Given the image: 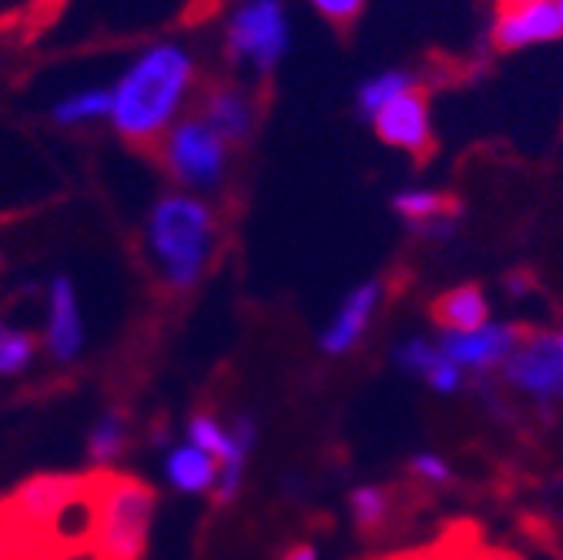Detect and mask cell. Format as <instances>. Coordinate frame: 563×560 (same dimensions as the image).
Listing matches in <instances>:
<instances>
[{"label":"cell","mask_w":563,"mask_h":560,"mask_svg":"<svg viewBox=\"0 0 563 560\" xmlns=\"http://www.w3.org/2000/svg\"><path fill=\"white\" fill-rule=\"evenodd\" d=\"M195 85V61L181 44L141 51L111 88V124L131 145H155L175 128Z\"/></svg>","instance_id":"1"},{"label":"cell","mask_w":563,"mask_h":560,"mask_svg":"<svg viewBox=\"0 0 563 560\" xmlns=\"http://www.w3.org/2000/svg\"><path fill=\"white\" fill-rule=\"evenodd\" d=\"M148 242L162 262L168 286L191 289L216 252V216L195 195H165L152 208Z\"/></svg>","instance_id":"2"},{"label":"cell","mask_w":563,"mask_h":560,"mask_svg":"<svg viewBox=\"0 0 563 560\" xmlns=\"http://www.w3.org/2000/svg\"><path fill=\"white\" fill-rule=\"evenodd\" d=\"M155 517V490L137 476L108 473L95 560H137L145 553Z\"/></svg>","instance_id":"3"},{"label":"cell","mask_w":563,"mask_h":560,"mask_svg":"<svg viewBox=\"0 0 563 560\" xmlns=\"http://www.w3.org/2000/svg\"><path fill=\"white\" fill-rule=\"evenodd\" d=\"M289 18L282 0H245L225 28L229 57L255 75H272L289 51Z\"/></svg>","instance_id":"4"},{"label":"cell","mask_w":563,"mask_h":560,"mask_svg":"<svg viewBox=\"0 0 563 560\" xmlns=\"http://www.w3.org/2000/svg\"><path fill=\"white\" fill-rule=\"evenodd\" d=\"M162 162L181 185L208 191L225 178L229 145L198 114H191L178 118L175 128L162 138Z\"/></svg>","instance_id":"5"},{"label":"cell","mask_w":563,"mask_h":560,"mask_svg":"<svg viewBox=\"0 0 563 560\" xmlns=\"http://www.w3.org/2000/svg\"><path fill=\"white\" fill-rule=\"evenodd\" d=\"M500 376L507 389L540 406L563 403V329H527Z\"/></svg>","instance_id":"6"},{"label":"cell","mask_w":563,"mask_h":560,"mask_svg":"<svg viewBox=\"0 0 563 560\" xmlns=\"http://www.w3.org/2000/svg\"><path fill=\"white\" fill-rule=\"evenodd\" d=\"M523 336H527L523 326L489 319L486 326L470 332H440L437 345L443 349L446 360H453L466 373V380H476V376H489L493 370H504L520 349Z\"/></svg>","instance_id":"7"},{"label":"cell","mask_w":563,"mask_h":560,"mask_svg":"<svg viewBox=\"0 0 563 560\" xmlns=\"http://www.w3.org/2000/svg\"><path fill=\"white\" fill-rule=\"evenodd\" d=\"M386 299V283L383 278H366V283L352 286L342 303L335 306L332 319L319 332V349L325 356H349L352 349L363 342L369 332L373 319L379 316V306Z\"/></svg>","instance_id":"8"},{"label":"cell","mask_w":563,"mask_h":560,"mask_svg":"<svg viewBox=\"0 0 563 560\" xmlns=\"http://www.w3.org/2000/svg\"><path fill=\"white\" fill-rule=\"evenodd\" d=\"M563 34L553 0H500L493 21V44L500 51H520L530 44H547Z\"/></svg>","instance_id":"9"},{"label":"cell","mask_w":563,"mask_h":560,"mask_svg":"<svg viewBox=\"0 0 563 560\" xmlns=\"http://www.w3.org/2000/svg\"><path fill=\"white\" fill-rule=\"evenodd\" d=\"M369 124L376 128L379 142H386L399 152H409L416 158H422L433 149V118H430L427 95L419 88L406 91L402 98L386 105Z\"/></svg>","instance_id":"10"},{"label":"cell","mask_w":563,"mask_h":560,"mask_svg":"<svg viewBox=\"0 0 563 560\" xmlns=\"http://www.w3.org/2000/svg\"><path fill=\"white\" fill-rule=\"evenodd\" d=\"M393 360L406 376H416L419 383H427L433 393L440 396H453L460 389H466V373L443 356V349L437 345V339L427 336H409L402 342H396Z\"/></svg>","instance_id":"11"},{"label":"cell","mask_w":563,"mask_h":560,"mask_svg":"<svg viewBox=\"0 0 563 560\" xmlns=\"http://www.w3.org/2000/svg\"><path fill=\"white\" fill-rule=\"evenodd\" d=\"M198 118L216 131L225 145H242L255 128V105L239 85H216L201 98Z\"/></svg>","instance_id":"12"},{"label":"cell","mask_w":563,"mask_h":560,"mask_svg":"<svg viewBox=\"0 0 563 560\" xmlns=\"http://www.w3.org/2000/svg\"><path fill=\"white\" fill-rule=\"evenodd\" d=\"M47 345L54 360H70L81 349V316H78L75 289H70L67 278H54V286H51Z\"/></svg>","instance_id":"13"},{"label":"cell","mask_w":563,"mask_h":560,"mask_svg":"<svg viewBox=\"0 0 563 560\" xmlns=\"http://www.w3.org/2000/svg\"><path fill=\"white\" fill-rule=\"evenodd\" d=\"M433 319L440 326V332H470L489 322V299L479 286H456L446 289L437 303H433Z\"/></svg>","instance_id":"14"},{"label":"cell","mask_w":563,"mask_h":560,"mask_svg":"<svg viewBox=\"0 0 563 560\" xmlns=\"http://www.w3.org/2000/svg\"><path fill=\"white\" fill-rule=\"evenodd\" d=\"M219 460L208 457L205 450L198 447H175L168 453V480L185 490V494H205V490H211L219 483Z\"/></svg>","instance_id":"15"},{"label":"cell","mask_w":563,"mask_h":560,"mask_svg":"<svg viewBox=\"0 0 563 560\" xmlns=\"http://www.w3.org/2000/svg\"><path fill=\"white\" fill-rule=\"evenodd\" d=\"M393 212L402 219L406 229L412 226H422V222H433L440 216H450V212H460L456 198L443 195V191H433V188H402L393 195Z\"/></svg>","instance_id":"16"},{"label":"cell","mask_w":563,"mask_h":560,"mask_svg":"<svg viewBox=\"0 0 563 560\" xmlns=\"http://www.w3.org/2000/svg\"><path fill=\"white\" fill-rule=\"evenodd\" d=\"M416 75L409 72H379L373 78H366L356 91V111L373 121L386 105H393L396 98H402L406 91H416Z\"/></svg>","instance_id":"17"},{"label":"cell","mask_w":563,"mask_h":560,"mask_svg":"<svg viewBox=\"0 0 563 560\" xmlns=\"http://www.w3.org/2000/svg\"><path fill=\"white\" fill-rule=\"evenodd\" d=\"M349 514H352V524H356L363 534H379L393 514L389 490L376 486V483H360L349 494Z\"/></svg>","instance_id":"18"},{"label":"cell","mask_w":563,"mask_h":560,"mask_svg":"<svg viewBox=\"0 0 563 560\" xmlns=\"http://www.w3.org/2000/svg\"><path fill=\"white\" fill-rule=\"evenodd\" d=\"M95 118H111V91H104V88L75 91L54 108L57 124H81V121H95Z\"/></svg>","instance_id":"19"},{"label":"cell","mask_w":563,"mask_h":560,"mask_svg":"<svg viewBox=\"0 0 563 560\" xmlns=\"http://www.w3.org/2000/svg\"><path fill=\"white\" fill-rule=\"evenodd\" d=\"M34 356V336L0 319V373H21Z\"/></svg>","instance_id":"20"},{"label":"cell","mask_w":563,"mask_h":560,"mask_svg":"<svg viewBox=\"0 0 563 560\" xmlns=\"http://www.w3.org/2000/svg\"><path fill=\"white\" fill-rule=\"evenodd\" d=\"M409 473L416 480H422V483H430V486H450L453 483V466L437 450H419V453H412Z\"/></svg>","instance_id":"21"},{"label":"cell","mask_w":563,"mask_h":560,"mask_svg":"<svg viewBox=\"0 0 563 560\" xmlns=\"http://www.w3.org/2000/svg\"><path fill=\"white\" fill-rule=\"evenodd\" d=\"M91 457L95 460H108V457H114L121 447H124V419L118 416V413H108V416H101V424L95 427V433H91Z\"/></svg>","instance_id":"22"},{"label":"cell","mask_w":563,"mask_h":560,"mask_svg":"<svg viewBox=\"0 0 563 560\" xmlns=\"http://www.w3.org/2000/svg\"><path fill=\"white\" fill-rule=\"evenodd\" d=\"M309 4L332 24H352L360 18L366 0H309Z\"/></svg>","instance_id":"23"},{"label":"cell","mask_w":563,"mask_h":560,"mask_svg":"<svg viewBox=\"0 0 563 560\" xmlns=\"http://www.w3.org/2000/svg\"><path fill=\"white\" fill-rule=\"evenodd\" d=\"M456 557H460V560H517L514 553H504V550H489V547H466V543H456Z\"/></svg>","instance_id":"24"},{"label":"cell","mask_w":563,"mask_h":560,"mask_svg":"<svg viewBox=\"0 0 563 560\" xmlns=\"http://www.w3.org/2000/svg\"><path fill=\"white\" fill-rule=\"evenodd\" d=\"M282 560H319V553H316L312 543H296V547H289L286 553H282Z\"/></svg>","instance_id":"25"},{"label":"cell","mask_w":563,"mask_h":560,"mask_svg":"<svg viewBox=\"0 0 563 560\" xmlns=\"http://www.w3.org/2000/svg\"><path fill=\"white\" fill-rule=\"evenodd\" d=\"M430 560H460V557H456V547H453V550H450L446 557H430Z\"/></svg>","instance_id":"26"},{"label":"cell","mask_w":563,"mask_h":560,"mask_svg":"<svg viewBox=\"0 0 563 560\" xmlns=\"http://www.w3.org/2000/svg\"><path fill=\"white\" fill-rule=\"evenodd\" d=\"M556 4V14H560V28H563V0H553Z\"/></svg>","instance_id":"27"}]
</instances>
